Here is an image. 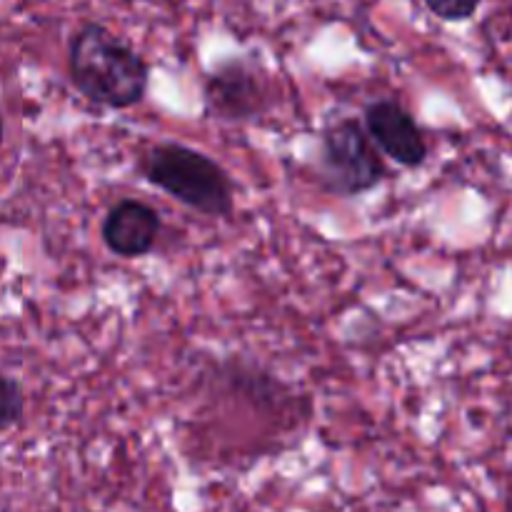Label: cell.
<instances>
[{
	"label": "cell",
	"instance_id": "cell-1",
	"mask_svg": "<svg viewBox=\"0 0 512 512\" xmlns=\"http://www.w3.org/2000/svg\"><path fill=\"white\" fill-rule=\"evenodd\" d=\"M68 68L75 88L105 108H133L148 90L150 70L143 55L100 23H85L75 30Z\"/></svg>",
	"mask_w": 512,
	"mask_h": 512
},
{
	"label": "cell",
	"instance_id": "cell-2",
	"mask_svg": "<svg viewBox=\"0 0 512 512\" xmlns=\"http://www.w3.org/2000/svg\"><path fill=\"white\" fill-rule=\"evenodd\" d=\"M145 180L178 203L210 215L228 218L233 213V183L210 155L180 143H160L140 160Z\"/></svg>",
	"mask_w": 512,
	"mask_h": 512
},
{
	"label": "cell",
	"instance_id": "cell-3",
	"mask_svg": "<svg viewBox=\"0 0 512 512\" xmlns=\"http://www.w3.org/2000/svg\"><path fill=\"white\" fill-rule=\"evenodd\" d=\"M388 175L378 145L360 120L343 118L328 125L320 138V183L328 193L360 195Z\"/></svg>",
	"mask_w": 512,
	"mask_h": 512
},
{
	"label": "cell",
	"instance_id": "cell-4",
	"mask_svg": "<svg viewBox=\"0 0 512 512\" xmlns=\"http://www.w3.org/2000/svg\"><path fill=\"white\" fill-rule=\"evenodd\" d=\"M205 103L220 120L258 118L275 103L270 80L245 60H225L205 78Z\"/></svg>",
	"mask_w": 512,
	"mask_h": 512
},
{
	"label": "cell",
	"instance_id": "cell-5",
	"mask_svg": "<svg viewBox=\"0 0 512 512\" xmlns=\"http://www.w3.org/2000/svg\"><path fill=\"white\" fill-rule=\"evenodd\" d=\"M365 128L380 150L405 168H418L428 158V140L413 115L395 100H375L365 108Z\"/></svg>",
	"mask_w": 512,
	"mask_h": 512
},
{
	"label": "cell",
	"instance_id": "cell-6",
	"mask_svg": "<svg viewBox=\"0 0 512 512\" xmlns=\"http://www.w3.org/2000/svg\"><path fill=\"white\" fill-rule=\"evenodd\" d=\"M103 243L120 258H140L155 248L160 235V215L143 200L125 198L108 210L100 225Z\"/></svg>",
	"mask_w": 512,
	"mask_h": 512
},
{
	"label": "cell",
	"instance_id": "cell-7",
	"mask_svg": "<svg viewBox=\"0 0 512 512\" xmlns=\"http://www.w3.org/2000/svg\"><path fill=\"white\" fill-rule=\"evenodd\" d=\"M23 418V390L13 375L3 378V428H13Z\"/></svg>",
	"mask_w": 512,
	"mask_h": 512
},
{
	"label": "cell",
	"instance_id": "cell-8",
	"mask_svg": "<svg viewBox=\"0 0 512 512\" xmlns=\"http://www.w3.org/2000/svg\"><path fill=\"white\" fill-rule=\"evenodd\" d=\"M425 5L443 20H468L480 8V0H425Z\"/></svg>",
	"mask_w": 512,
	"mask_h": 512
}]
</instances>
